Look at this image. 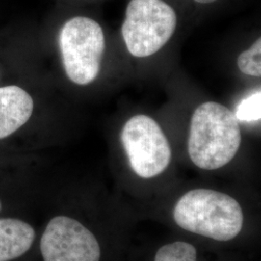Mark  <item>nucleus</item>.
<instances>
[{
  "label": "nucleus",
  "instance_id": "1",
  "mask_svg": "<svg viewBox=\"0 0 261 261\" xmlns=\"http://www.w3.org/2000/svg\"><path fill=\"white\" fill-rule=\"evenodd\" d=\"M240 144V125L229 109L216 102L196 109L191 119L188 152L197 168H223L235 157Z\"/></svg>",
  "mask_w": 261,
  "mask_h": 261
},
{
  "label": "nucleus",
  "instance_id": "2",
  "mask_svg": "<svg viewBox=\"0 0 261 261\" xmlns=\"http://www.w3.org/2000/svg\"><path fill=\"white\" fill-rule=\"evenodd\" d=\"M173 219L181 228L216 241H229L242 230L244 216L238 201L226 194L196 189L178 199Z\"/></svg>",
  "mask_w": 261,
  "mask_h": 261
},
{
  "label": "nucleus",
  "instance_id": "3",
  "mask_svg": "<svg viewBox=\"0 0 261 261\" xmlns=\"http://www.w3.org/2000/svg\"><path fill=\"white\" fill-rule=\"evenodd\" d=\"M58 42L68 79L77 85L92 84L100 73L106 47L102 27L87 17L71 18L60 29Z\"/></svg>",
  "mask_w": 261,
  "mask_h": 261
},
{
  "label": "nucleus",
  "instance_id": "4",
  "mask_svg": "<svg viewBox=\"0 0 261 261\" xmlns=\"http://www.w3.org/2000/svg\"><path fill=\"white\" fill-rule=\"evenodd\" d=\"M177 15L164 0H130L122 24V37L135 57L153 56L172 37Z\"/></svg>",
  "mask_w": 261,
  "mask_h": 261
},
{
  "label": "nucleus",
  "instance_id": "5",
  "mask_svg": "<svg viewBox=\"0 0 261 261\" xmlns=\"http://www.w3.org/2000/svg\"><path fill=\"white\" fill-rule=\"evenodd\" d=\"M121 142L130 168L140 177H156L170 163L171 149L158 123L147 115L130 118L121 132Z\"/></svg>",
  "mask_w": 261,
  "mask_h": 261
},
{
  "label": "nucleus",
  "instance_id": "6",
  "mask_svg": "<svg viewBox=\"0 0 261 261\" xmlns=\"http://www.w3.org/2000/svg\"><path fill=\"white\" fill-rule=\"evenodd\" d=\"M43 261H100L96 236L75 218L58 215L48 221L40 238Z\"/></svg>",
  "mask_w": 261,
  "mask_h": 261
},
{
  "label": "nucleus",
  "instance_id": "7",
  "mask_svg": "<svg viewBox=\"0 0 261 261\" xmlns=\"http://www.w3.org/2000/svg\"><path fill=\"white\" fill-rule=\"evenodd\" d=\"M34 110L31 95L18 85L0 87V140L7 139L30 119Z\"/></svg>",
  "mask_w": 261,
  "mask_h": 261
},
{
  "label": "nucleus",
  "instance_id": "8",
  "mask_svg": "<svg viewBox=\"0 0 261 261\" xmlns=\"http://www.w3.org/2000/svg\"><path fill=\"white\" fill-rule=\"evenodd\" d=\"M34 226L18 217L0 216V261L23 257L36 240Z\"/></svg>",
  "mask_w": 261,
  "mask_h": 261
},
{
  "label": "nucleus",
  "instance_id": "9",
  "mask_svg": "<svg viewBox=\"0 0 261 261\" xmlns=\"http://www.w3.org/2000/svg\"><path fill=\"white\" fill-rule=\"evenodd\" d=\"M154 261H196V249L189 243H170L159 249Z\"/></svg>",
  "mask_w": 261,
  "mask_h": 261
},
{
  "label": "nucleus",
  "instance_id": "10",
  "mask_svg": "<svg viewBox=\"0 0 261 261\" xmlns=\"http://www.w3.org/2000/svg\"><path fill=\"white\" fill-rule=\"evenodd\" d=\"M260 109L261 92L258 90L241 100L236 108L234 115L238 122L255 123L260 120Z\"/></svg>",
  "mask_w": 261,
  "mask_h": 261
},
{
  "label": "nucleus",
  "instance_id": "11",
  "mask_svg": "<svg viewBox=\"0 0 261 261\" xmlns=\"http://www.w3.org/2000/svg\"><path fill=\"white\" fill-rule=\"evenodd\" d=\"M237 65L243 74L260 76L261 75V39L252 45L249 49L243 51L237 59Z\"/></svg>",
  "mask_w": 261,
  "mask_h": 261
},
{
  "label": "nucleus",
  "instance_id": "12",
  "mask_svg": "<svg viewBox=\"0 0 261 261\" xmlns=\"http://www.w3.org/2000/svg\"><path fill=\"white\" fill-rule=\"evenodd\" d=\"M194 1H196L197 3H200V4H210V3H213L218 0H194Z\"/></svg>",
  "mask_w": 261,
  "mask_h": 261
},
{
  "label": "nucleus",
  "instance_id": "13",
  "mask_svg": "<svg viewBox=\"0 0 261 261\" xmlns=\"http://www.w3.org/2000/svg\"><path fill=\"white\" fill-rule=\"evenodd\" d=\"M3 209H4V203H3L2 197L0 196V214L3 212Z\"/></svg>",
  "mask_w": 261,
  "mask_h": 261
}]
</instances>
